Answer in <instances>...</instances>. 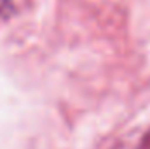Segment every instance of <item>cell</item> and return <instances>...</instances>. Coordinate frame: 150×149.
Returning <instances> with one entry per match:
<instances>
[{"label": "cell", "instance_id": "obj_1", "mask_svg": "<svg viewBox=\"0 0 150 149\" xmlns=\"http://www.w3.org/2000/svg\"><path fill=\"white\" fill-rule=\"evenodd\" d=\"M136 149H150V128H149V132L140 139L138 148H136Z\"/></svg>", "mask_w": 150, "mask_h": 149}, {"label": "cell", "instance_id": "obj_2", "mask_svg": "<svg viewBox=\"0 0 150 149\" xmlns=\"http://www.w3.org/2000/svg\"><path fill=\"white\" fill-rule=\"evenodd\" d=\"M12 9V4L11 0H0V14H5L7 11Z\"/></svg>", "mask_w": 150, "mask_h": 149}]
</instances>
